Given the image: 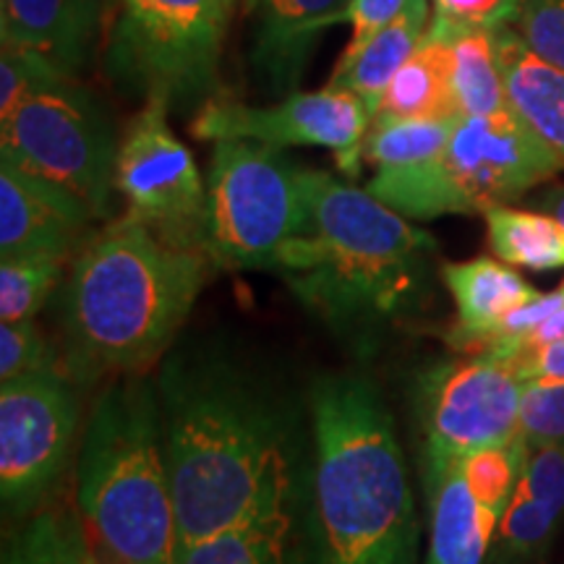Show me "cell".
Segmentation results:
<instances>
[{"instance_id": "cell-1", "label": "cell", "mask_w": 564, "mask_h": 564, "mask_svg": "<svg viewBox=\"0 0 564 564\" xmlns=\"http://www.w3.org/2000/svg\"><path fill=\"white\" fill-rule=\"evenodd\" d=\"M181 549L312 497V403L220 340L175 343L154 373Z\"/></svg>"}, {"instance_id": "cell-2", "label": "cell", "mask_w": 564, "mask_h": 564, "mask_svg": "<svg viewBox=\"0 0 564 564\" xmlns=\"http://www.w3.org/2000/svg\"><path fill=\"white\" fill-rule=\"evenodd\" d=\"M308 225L274 270L343 343L371 350L426 301L434 241L366 188L306 167Z\"/></svg>"}, {"instance_id": "cell-3", "label": "cell", "mask_w": 564, "mask_h": 564, "mask_svg": "<svg viewBox=\"0 0 564 564\" xmlns=\"http://www.w3.org/2000/svg\"><path fill=\"white\" fill-rule=\"evenodd\" d=\"M215 264L181 251L123 215L76 249L61 295V361L79 387L150 373L181 327Z\"/></svg>"}, {"instance_id": "cell-4", "label": "cell", "mask_w": 564, "mask_h": 564, "mask_svg": "<svg viewBox=\"0 0 564 564\" xmlns=\"http://www.w3.org/2000/svg\"><path fill=\"white\" fill-rule=\"evenodd\" d=\"M314 564H415L419 518L394 419L364 373H324L308 392Z\"/></svg>"}, {"instance_id": "cell-5", "label": "cell", "mask_w": 564, "mask_h": 564, "mask_svg": "<svg viewBox=\"0 0 564 564\" xmlns=\"http://www.w3.org/2000/svg\"><path fill=\"white\" fill-rule=\"evenodd\" d=\"M84 528L131 564H178L181 539L150 373L110 379L97 394L76 455Z\"/></svg>"}, {"instance_id": "cell-6", "label": "cell", "mask_w": 564, "mask_h": 564, "mask_svg": "<svg viewBox=\"0 0 564 564\" xmlns=\"http://www.w3.org/2000/svg\"><path fill=\"white\" fill-rule=\"evenodd\" d=\"M562 167L560 154L510 108L494 116H460L440 158L411 171L373 173L366 192L408 220L484 215L520 199Z\"/></svg>"}, {"instance_id": "cell-7", "label": "cell", "mask_w": 564, "mask_h": 564, "mask_svg": "<svg viewBox=\"0 0 564 564\" xmlns=\"http://www.w3.org/2000/svg\"><path fill=\"white\" fill-rule=\"evenodd\" d=\"M236 0H116L105 74L126 95L167 110L207 105Z\"/></svg>"}, {"instance_id": "cell-8", "label": "cell", "mask_w": 564, "mask_h": 564, "mask_svg": "<svg viewBox=\"0 0 564 564\" xmlns=\"http://www.w3.org/2000/svg\"><path fill=\"white\" fill-rule=\"evenodd\" d=\"M306 225V167L262 141H215L207 173V257L215 270H274L282 243Z\"/></svg>"}, {"instance_id": "cell-9", "label": "cell", "mask_w": 564, "mask_h": 564, "mask_svg": "<svg viewBox=\"0 0 564 564\" xmlns=\"http://www.w3.org/2000/svg\"><path fill=\"white\" fill-rule=\"evenodd\" d=\"M118 144L108 112L74 79L0 118V160L66 188L95 220H110Z\"/></svg>"}, {"instance_id": "cell-10", "label": "cell", "mask_w": 564, "mask_h": 564, "mask_svg": "<svg viewBox=\"0 0 564 564\" xmlns=\"http://www.w3.org/2000/svg\"><path fill=\"white\" fill-rule=\"evenodd\" d=\"M79 384L66 369L0 382V499L11 518L40 510L74 455Z\"/></svg>"}, {"instance_id": "cell-11", "label": "cell", "mask_w": 564, "mask_h": 564, "mask_svg": "<svg viewBox=\"0 0 564 564\" xmlns=\"http://www.w3.org/2000/svg\"><path fill=\"white\" fill-rule=\"evenodd\" d=\"M167 112V105L144 102L126 126L116 192L126 199V215L160 241L207 257V186L192 150L171 131Z\"/></svg>"}, {"instance_id": "cell-12", "label": "cell", "mask_w": 564, "mask_h": 564, "mask_svg": "<svg viewBox=\"0 0 564 564\" xmlns=\"http://www.w3.org/2000/svg\"><path fill=\"white\" fill-rule=\"evenodd\" d=\"M523 387L518 364L494 350L423 369L415 382V413L426 436V455L465 457L512 442Z\"/></svg>"}, {"instance_id": "cell-13", "label": "cell", "mask_w": 564, "mask_h": 564, "mask_svg": "<svg viewBox=\"0 0 564 564\" xmlns=\"http://www.w3.org/2000/svg\"><path fill=\"white\" fill-rule=\"evenodd\" d=\"M371 112L352 91L324 87L291 91L280 105L209 100L196 112L192 133L202 141L251 139L270 147H324L345 175H358Z\"/></svg>"}, {"instance_id": "cell-14", "label": "cell", "mask_w": 564, "mask_h": 564, "mask_svg": "<svg viewBox=\"0 0 564 564\" xmlns=\"http://www.w3.org/2000/svg\"><path fill=\"white\" fill-rule=\"evenodd\" d=\"M95 215L55 183L0 160V262L66 259L87 241Z\"/></svg>"}, {"instance_id": "cell-15", "label": "cell", "mask_w": 564, "mask_h": 564, "mask_svg": "<svg viewBox=\"0 0 564 564\" xmlns=\"http://www.w3.org/2000/svg\"><path fill=\"white\" fill-rule=\"evenodd\" d=\"M429 499L426 564H484L499 520L476 502L463 474V457H423Z\"/></svg>"}, {"instance_id": "cell-16", "label": "cell", "mask_w": 564, "mask_h": 564, "mask_svg": "<svg viewBox=\"0 0 564 564\" xmlns=\"http://www.w3.org/2000/svg\"><path fill=\"white\" fill-rule=\"evenodd\" d=\"M352 0H253V66L270 91L295 89L316 37L345 21Z\"/></svg>"}, {"instance_id": "cell-17", "label": "cell", "mask_w": 564, "mask_h": 564, "mask_svg": "<svg viewBox=\"0 0 564 564\" xmlns=\"http://www.w3.org/2000/svg\"><path fill=\"white\" fill-rule=\"evenodd\" d=\"M102 0H0V40L51 58L70 76L89 58Z\"/></svg>"}, {"instance_id": "cell-18", "label": "cell", "mask_w": 564, "mask_h": 564, "mask_svg": "<svg viewBox=\"0 0 564 564\" xmlns=\"http://www.w3.org/2000/svg\"><path fill=\"white\" fill-rule=\"evenodd\" d=\"M442 280L457 306L453 345L460 350H484L507 314L539 295L518 272L494 259L444 264Z\"/></svg>"}, {"instance_id": "cell-19", "label": "cell", "mask_w": 564, "mask_h": 564, "mask_svg": "<svg viewBox=\"0 0 564 564\" xmlns=\"http://www.w3.org/2000/svg\"><path fill=\"white\" fill-rule=\"evenodd\" d=\"M178 564H314L308 502L181 549Z\"/></svg>"}, {"instance_id": "cell-20", "label": "cell", "mask_w": 564, "mask_h": 564, "mask_svg": "<svg viewBox=\"0 0 564 564\" xmlns=\"http://www.w3.org/2000/svg\"><path fill=\"white\" fill-rule=\"evenodd\" d=\"M432 17L429 0H411L398 19L366 40L361 51L343 55L329 76V87L352 91L371 112V118L377 116L394 74L405 66L426 37Z\"/></svg>"}, {"instance_id": "cell-21", "label": "cell", "mask_w": 564, "mask_h": 564, "mask_svg": "<svg viewBox=\"0 0 564 564\" xmlns=\"http://www.w3.org/2000/svg\"><path fill=\"white\" fill-rule=\"evenodd\" d=\"M494 37L510 105L564 162V70L533 55L507 26H497Z\"/></svg>"}, {"instance_id": "cell-22", "label": "cell", "mask_w": 564, "mask_h": 564, "mask_svg": "<svg viewBox=\"0 0 564 564\" xmlns=\"http://www.w3.org/2000/svg\"><path fill=\"white\" fill-rule=\"evenodd\" d=\"M429 30L447 40L453 51V82L463 116H494L512 108L494 30L457 24L440 13H434Z\"/></svg>"}, {"instance_id": "cell-23", "label": "cell", "mask_w": 564, "mask_h": 564, "mask_svg": "<svg viewBox=\"0 0 564 564\" xmlns=\"http://www.w3.org/2000/svg\"><path fill=\"white\" fill-rule=\"evenodd\" d=\"M379 112L400 118H460L453 82V51L447 40L426 32L403 68L387 87ZM377 112V116H379Z\"/></svg>"}, {"instance_id": "cell-24", "label": "cell", "mask_w": 564, "mask_h": 564, "mask_svg": "<svg viewBox=\"0 0 564 564\" xmlns=\"http://www.w3.org/2000/svg\"><path fill=\"white\" fill-rule=\"evenodd\" d=\"M457 118H371L364 144V162L373 165V173H400L440 158L453 137Z\"/></svg>"}, {"instance_id": "cell-25", "label": "cell", "mask_w": 564, "mask_h": 564, "mask_svg": "<svg viewBox=\"0 0 564 564\" xmlns=\"http://www.w3.org/2000/svg\"><path fill=\"white\" fill-rule=\"evenodd\" d=\"M491 249L507 264L525 270L564 267V225L546 212L491 207L484 212Z\"/></svg>"}, {"instance_id": "cell-26", "label": "cell", "mask_w": 564, "mask_h": 564, "mask_svg": "<svg viewBox=\"0 0 564 564\" xmlns=\"http://www.w3.org/2000/svg\"><path fill=\"white\" fill-rule=\"evenodd\" d=\"M89 539L82 514L37 510L3 546V564H82Z\"/></svg>"}, {"instance_id": "cell-27", "label": "cell", "mask_w": 564, "mask_h": 564, "mask_svg": "<svg viewBox=\"0 0 564 564\" xmlns=\"http://www.w3.org/2000/svg\"><path fill=\"white\" fill-rule=\"evenodd\" d=\"M531 447L514 436L507 444H494V447L476 449V453L463 457V474L468 481V489L474 491L476 502L486 512L502 520V514L510 505L520 478H523L525 460Z\"/></svg>"}, {"instance_id": "cell-28", "label": "cell", "mask_w": 564, "mask_h": 564, "mask_svg": "<svg viewBox=\"0 0 564 564\" xmlns=\"http://www.w3.org/2000/svg\"><path fill=\"white\" fill-rule=\"evenodd\" d=\"M562 512L539 502L523 489H514L497 525V546L491 564H528L544 552Z\"/></svg>"}, {"instance_id": "cell-29", "label": "cell", "mask_w": 564, "mask_h": 564, "mask_svg": "<svg viewBox=\"0 0 564 564\" xmlns=\"http://www.w3.org/2000/svg\"><path fill=\"white\" fill-rule=\"evenodd\" d=\"M63 262L53 257H24L0 262V319L32 322L63 280Z\"/></svg>"}, {"instance_id": "cell-30", "label": "cell", "mask_w": 564, "mask_h": 564, "mask_svg": "<svg viewBox=\"0 0 564 564\" xmlns=\"http://www.w3.org/2000/svg\"><path fill=\"white\" fill-rule=\"evenodd\" d=\"M66 79H74V76L55 66L45 55L26 51V47L3 45L0 51V118H9L21 102Z\"/></svg>"}, {"instance_id": "cell-31", "label": "cell", "mask_w": 564, "mask_h": 564, "mask_svg": "<svg viewBox=\"0 0 564 564\" xmlns=\"http://www.w3.org/2000/svg\"><path fill=\"white\" fill-rule=\"evenodd\" d=\"M518 436L531 449L564 444V379H525Z\"/></svg>"}, {"instance_id": "cell-32", "label": "cell", "mask_w": 564, "mask_h": 564, "mask_svg": "<svg viewBox=\"0 0 564 564\" xmlns=\"http://www.w3.org/2000/svg\"><path fill=\"white\" fill-rule=\"evenodd\" d=\"M51 369H63L61 352L34 319L0 324V382Z\"/></svg>"}, {"instance_id": "cell-33", "label": "cell", "mask_w": 564, "mask_h": 564, "mask_svg": "<svg viewBox=\"0 0 564 564\" xmlns=\"http://www.w3.org/2000/svg\"><path fill=\"white\" fill-rule=\"evenodd\" d=\"M518 24L531 53L564 70V0H523Z\"/></svg>"}, {"instance_id": "cell-34", "label": "cell", "mask_w": 564, "mask_h": 564, "mask_svg": "<svg viewBox=\"0 0 564 564\" xmlns=\"http://www.w3.org/2000/svg\"><path fill=\"white\" fill-rule=\"evenodd\" d=\"M518 489L528 491L552 510L564 512V444L531 449Z\"/></svg>"}, {"instance_id": "cell-35", "label": "cell", "mask_w": 564, "mask_h": 564, "mask_svg": "<svg viewBox=\"0 0 564 564\" xmlns=\"http://www.w3.org/2000/svg\"><path fill=\"white\" fill-rule=\"evenodd\" d=\"M523 0H434V13L457 24L497 30L520 17Z\"/></svg>"}, {"instance_id": "cell-36", "label": "cell", "mask_w": 564, "mask_h": 564, "mask_svg": "<svg viewBox=\"0 0 564 564\" xmlns=\"http://www.w3.org/2000/svg\"><path fill=\"white\" fill-rule=\"evenodd\" d=\"M408 3H411V0H352L348 11H345V21H350L352 34L343 55H352L356 51H361L366 40H369L373 32H379L382 26L390 24L392 19H398Z\"/></svg>"}, {"instance_id": "cell-37", "label": "cell", "mask_w": 564, "mask_h": 564, "mask_svg": "<svg viewBox=\"0 0 564 564\" xmlns=\"http://www.w3.org/2000/svg\"><path fill=\"white\" fill-rule=\"evenodd\" d=\"M518 371L523 379H564V340L525 352L518 361Z\"/></svg>"}, {"instance_id": "cell-38", "label": "cell", "mask_w": 564, "mask_h": 564, "mask_svg": "<svg viewBox=\"0 0 564 564\" xmlns=\"http://www.w3.org/2000/svg\"><path fill=\"white\" fill-rule=\"evenodd\" d=\"M564 340V306L556 308V312L549 316L539 324V327L533 329L531 335H528V340L523 345V352H520V358L525 356V352L531 350H539L544 348V345H552V343H562ZM518 358V361H520Z\"/></svg>"}, {"instance_id": "cell-39", "label": "cell", "mask_w": 564, "mask_h": 564, "mask_svg": "<svg viewBox=\"0 0 564 564\" xmlns=\"http://www.w3.org/2000/svg\"><path fill=\"white\" fill-rule=\"evenodd\" d=\"M541 209H544L546 215H552L556 223L564 225V186L549 188L544 199H541Z\"/></svg>"}, {"instance_id": "cell-40", "label": "cell", "mask_w": 564, "mask_h": 564, "mask_svg": "<svg viewBox=\"0 0 564 564\" xmlns=\"http://www.w3.org/2000/svg\"><path fill=\"white\" fill-rule=\"evenodd\" d=\"M87 539H89L91 554H95V562L97 564H131V562H126L123 556H118L116 552H112V549L105 546L100 539H95V535H91L89 531H87Z\"/></svg>"}, {"instance_id": "cell-41", "label": "cell", "mask_w": 564, "mask_h": 564, "mask_svg": "<svg viewBox=\"0 0 564 564\" xmlns=\"http://www.w3.org/2000/svg\"><path fill=\"white\" fill-rule=\"evenodd\" d=\"M82 564H97V562H95V554H91V546H87V554H84Z\"/></svg>"}, {"instance_id": "cell-42", "label": "cell", "mask_w": 564, "mask_h": 564, "mask_svg": "<svg viewBox=\"0 0 564 564\" xmlns=\"http://www.w3.org/2000/svg\"><path fill=\"white\" fill-rule=\"evenodd\" d=\"M562 291H564V282H562Z\"/></svg>"}]
</instances>
